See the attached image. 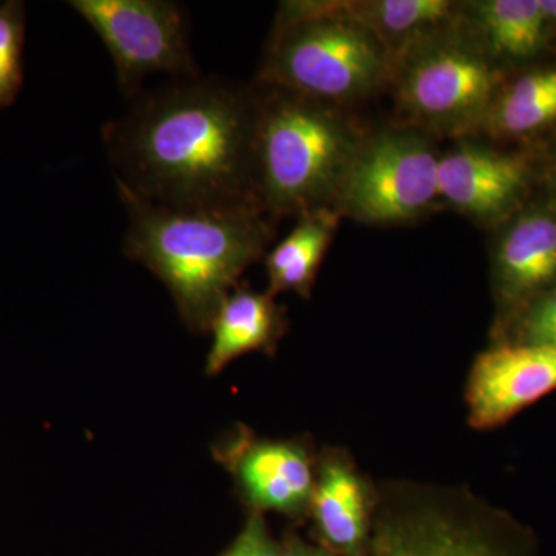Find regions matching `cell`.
<instances>
[{
  "label": "cell",
  "instance_id": "21",
  "mask_svg": "<svg viewBox=\"0 0 556 556\" xmlns=\"http://www.w3.org/2000/svg\"><path fill=\"white\" fill-rule=\"evenodd\" d=\"M225 556H281V546L270 536L262 515L255 514Z\"/></svg>",
  "mask_w": 556,
  "mask_h": 556
},
{
  "label": "cell",
  "instance_id": "12",
  "mask_svg": "<svg viewBox=\"0 0 556 556\" xmlns=\"http://www.w3.org/2000/svg\"><path fill=\"white\" fill-rule=\"evenodd\" d=\"M236 471L244 495L257 510L300 515L309 507L316 475L308 453L294 442L249 445Z\"/></svg>",
  "mask_w": 556,
  "mask_h": 556
},
{
  "label": "cell",
  "instance_id": "11",
  "mask_svg": "<svg viewBox=\"0 0 556 556\" xmlns=\"http://www.w3.org/2000/svg\"><path fill=\"white\" fill-rule=\"evenodd\" d=\"M492 273L504 325L556 287V211L532 208L511 219L493 248Z\"/></svg>",
  "mask_w": 556,
  "mask_h": 556
},
{
  "label": "cell",
  "instance_id": "1",
  "mask_svg": "<svg viewBox=\"0 0 556 556\" xmlns=\"http://www.w3.org/2000/svg\"><path fill=\"white\" fill-rule=\"evenodd\" d=\"M257 112V87L219 76L142 91L101 129L116 186L160 206L260 208Z\"/></svg>",
  "mask_w": 556,
  "mask_h": 556
},
{
  "label": "cell",
  "instance_id": "4",
  "mask_svg": "<svg viewBox=\"0 0 556 556\" xmlns=\"http://www.w3.org/2000/svg\"><path fill=\"white\" fill-rule=\"evenodd\" d=\"M390 50L343 2H283L255 84L327 104L362 100L393 75Z\"/></svg>",
  "mask_w": 556,
  "mask_h": 556
},
{
  "label": "cell",
  "instance_id": "8",
  "mask_svg": "<svg viewBox=\"0 0 556 556\" xmlns=\"http://www.w3.org/2000/svg\"><path fill=\"white\" fill-rule=\"evenodd\" d=\"M108 49L121 93L135 100L152 75H201L190 50L188 11L172 0H70Z\"/></svg>",
  "mask_w": 556,
  "mask_h": 556
},
{
  "label": "cell",
  "instance_id": "16",
  "mask_svg": "<svg viewBox=\"0 0 556 556\" xmlns=\"http://www.w3.org/2000/svg\"><path fill=\"white\" fill-rule=\"evenodd\" d=\"M342 215L334 207H321L300 215L283 240L266 252L268 294L295 292L309 298L318 269L327 255Z\"/></svg>",
  "mask_w": 556,
  "mask_h": 556
},
{
  "label": "cell",
  "instance_id": "19",
  "mask_svg": "<svg viewBox=\"0 0 556 556\" xmlns=\"http://www.w3.org/2000/svg\"><path fill=\"white\" fill-rule=\"evenodd\" d=\"M25 5L0 3V109L10 108L24 84Z\"/></svg>",
  "mask_w": 556,
  "mask_h": 556
},
{
  "label": "cell",
  "instance_id": "22",
  "mask_svg": "<svg viewBox=\"0 0 556 556\" xmlns=\"http://www.w3.org/2000/svg\"><path fill=\"white\" fill-rule=\"evenodd\" d=\"M281 556H338L325 546H314L300 538H292L281 546Z\"/></svg>",
  "mask_w": 556,
  "mask_h": 556
},
{
  "label": "cell",
  "instance_id": "18",
  "mask_svg": "<svg viewBox=\"0 0 556 556\" xmlns=\"http://www.w3.org/2000/svg\"><path fill=\"white\" fill-rule=\"evenodd\" d=\"M484 123L493 134L522 137L556 123V68L540 70L515 80L497 94Z\"/></svg>",
  "mask_w": 556,
  "mask_h": 556
},
{
  "label": "cell",
  "instance_id": "5",
  "mask_svg": "<svg viewBox=\"0 0 556 556\" xmlns=\"http://www.w3.org/2000/svg\"><path fill=\"white\" fill-rule=\"evenodd\" d=\"M362 556H536L532 532L470 496L399 489L372 515Z\"/></svg>",
  "mask_w": 556,
  "mask_h": 556
},
{
  "label": "cell",
  "instance_id": "24",
  "mask_svg": "<svg viewBox=\"0 0 556 556\" xmlns=\"http://www.w3.org/2000/svg\"><path fill=\"white\" fill-rule=\"evenodd\" d=\"M551 186H552V193H554V200L556 203V155L554 163H552L551 167Z\"/></svg>",
  "mask_w": 556,
  "mask_h": 556
},
{
  "label": "cell",
  "instance_id": "23",
  "mask_svg": "<svg viewBox=\"0 0 556 556\" xmlns=\"http://www.w3.org/2000/svg\"><path fill=\"white\" fill-rule=\"evenodd\" d=\"M540 7L548 30L556 25V0H540Z\"/></svg>",
  "mask_w": 556,
  "mask_h": 556
},
{
  "label": "cell",
  "instance_id": "13",
  "mask_svg": "<svg viewBox=\"0 0 556 556\" xmlns=\"http://www.w3.org/2000/svg\"><path fill=\"white\" fill-rule=\"evenodd\" d=\"M325 547L338 556H362L371 532L367 490L356 470L342 459L320 468L309 503Z\"/></svg>",
  "mask_w": 556,
  "mask_h": 556
},
{
  "label": "cell",
  "instance_id": "7",
  "mask_svg": "<svg viewBox=\"0 0 556 556\" xmlns=\"http://www.w3.org/2000/svg\"><path fill=\"white\" fill-rule=\"evenodd\" d=\"M439 201V153L419 131L383 130L362 139L336 195L342 217L399 225Z\"/></svg>",
  "mask_w": 556,
  "mask_h": 556
},
{
  "label": "cell",
  "instance_id": "17",
  "mask_svg": "<svg viewBox=\"0 0 556 556\" xmlns=\"http://www.w3.org/2000/svg\"><path fill=\"white\" fill-rule=\"evenodd\" d=\"M343 11L375 33L394 61L417 43L453 27L460 7L448 0H361L343 2Z\"/></svg>",
  "mask_w": 556,
  "mask_h": 556
},
{
  "label": "cell",
  "instance_id": "10",
  "mask_svg": "<svg viewBox=\"0 0 556 556\" xmlns=\"http://www.w3.org/2000/svg\"><path fill=\"white\" fill-rule=\"evenodd\" d=\"M529 178L522 156L460 141L439 155V200L479 222L504 217L521 199Z\"/></svg>",
  "mask_w": 556,
  "mask_h": 556
},
{
  "label": "cell",
  "instance_id": "9",
  "mask_svg": "<svg viewBox=\"0 0 556 556\" xmlns=\"http://www.w3.org/2000/svg\"><path fill=\"white\" fill-rule=\"evenodd\" d=\"M554 391L556 345L497 342L471 367L468 420L478 430L503 426Z\"/></svg>",
  "mask_w": 556,
  "mask_h": 556
},
{
  "label": "cell",
  "instance_id": "3",
  "mask_svg": "<svg viewBox=\"0 0 556 556\" xmlns=\"http://www.w3.org/2000/svg\"><path fill=\"white\" fill-rule=\"evenodd\" d=\"M257 87L255 193L270 219L334 207L362 137L338 105Z\"/></svg>",
  "mask_w": 556,
  "mask_h": 556
},
{
  "label": "cell",
  "instance_id": "20",
  "mask_svg": "<svg viewBox=\"0 0 556 556\" xmlns=\"http://www.w3.org/2000/svg\"><path fill=\"white\" fill-rule=\"evenodd\" d=\"M504 332L506 336L500 342L556 345V287L507 321Z\"/></svg>",
  "mask_w": 556,
  "mask_h": 556
},
{
  "label": "cell",
  "instance_id": "14",
  "mask_svg": "<svg viewBox=\"0 0 556 556\" xmlns=\"http://www.w3.org/2000/svg\"><path fill=\"white\" fill-rule=\"evenodd\" d=\"M206 371L214 376L252 351H269L283 334V309L268 292L233 288L212 318Z\"/></svg>",
  "mask_w": 556,
  "mask_h": 556
},
{
  "label": "cell",
  "instance_id": "15",
  "mask_svg": "<svg viewBox=\"0 0 556 556\" xmlns=\"http://www.w3.org/2000/svg\"><path fill=\"white\" fill-rule=\"evenodd\" d=\"M468 35L490 60L525 61L546 40L547 25L540 0H482L460 7Z\"/></svg>",
  "mask_w": 556,
  "mask_h": 556
},
{
  "label": "cell",
  "instance_id": "6",
  "mask_svg": "<svg viewBox=\"0 0 556 556\" xmlns=\"http://www.w3.org/2000/svg\"><path fill=\"white\" fill-rule=\"evenodd\" d=\"M397 101L413 123L460 135L484 123L497 97L500 72L456 24L394 60Z\"/></svg>",
  "mask_w": 556,
  "mask_h": 556
},
{
  "label": "cell",
  "instance_id": "2",
  "mask_svg": "<svg viewBox=\"0 0 556 556\" xmlns=\"http://www.w3.org/2000/svg\"><path fill=\"white\" fill-rule=\"evenodd\" d=\"M116 189L129 217L124 254L166 285L189 328L208 329L244 270L268 252L273 219L255 207L160 206Z\"/></svg>",
  "mask_w": 556,
  "mask_h": 556
}]
</instances>
